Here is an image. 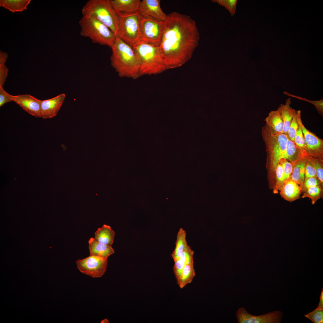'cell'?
I'll return each mask as SVG.
<instances>
[{"mask_svg": "<svg viewBox=\"0 0 323 323\" xmlns=\"http://www.w3.org/2000/svg\"><path fill=\"white\" fill-rule=\"evenodd\" d=\"M199 39L196 22L190 16L175 12L167 15L159 45L167 70L179 67L189 60Z\"/></svg>", "mask_w": 323, "mask_h": 323, "instance_id": "6da1fadb", "label": "cell"}, {"mask_svg": "<svg viewBox=\"0 0 323 323\" xmlns=\"http://www.w3.org/2000/svg\"><path fill=\"white\" fill-rule=\"evenodd\" d=\"M111 48V65L119 76L136 79L141 76L138 59L132 47L117 37Z\"/></svg>", "mask_w": 323, "mask_h": 323, "instance_id": "7a4b0ae2", "label": "cell"}, {"mask_svg": "<svg viewBox=\"0 0 323 323\" xmlns=\"http://www.w3.org/2000/svg\"><path fill=\"white\" fill-rule=\"evenodd\" d=\"M132 48L138 59L141 76L155 75L167 70L159 45L140 40Z\"/></svg>", "mask_w": 323, "mask_h": 323, "instance_id": "3957f363", "label": "cell"}, {"mask_svg": "<svg viewBox=\"0 0 323 323\" xmlns=\"http://www.w3.org/2000/svg\"><path fill=\"white\" fill-rule=\"evenodd\" d=\"M82 12L83 16L97 19L108 27L116 37H120V16L110 0H89L83 6Z\"/></svg>", "mask_w": 323, "mask_h": 323, "instance_id": "277c9868", "label": "cell"}, {"mask_svg": "<svg viewBox=\"0 0 323 323\" xmlns=\"http://www.w3.org/2000/svg\"><path fill=\"white\" fill-rule=\"evenodd\" d=\"M261 134L267 155V167L275 172L278 164L284 159L288 136L283 133H273L266 124L262 127Z\"/></svg>", "mask_w": 323, "mask_h": 323, "instance_id": "5b68a950", "label": "cell"}, {"mask_svg": "<svg viewBox=\"0 0 323 323\" xmlns=\"http://www.w3.org/2000/svg\"><path fill=\"white\" fill-rule=\"evenodd\" d=\"M79 24L82 36L89 38L93 43L111 48L113 46L116 36L108 27L97 19L83 16Z\"/></svg>", "mask_w": 323, "mask_h": 323, "instance_id": "8992f818", "label": "cell"}, {"mask_svg": "<svg viewBox=\"0 0 323 323\" xmlns=\"http://www.w3.org/2000/svg\"><path fill=\"white\" fill-rule=\"evenodd\" d=\"M141 19L138 11L133 14L120 16L119 37L132 48L141 40Z\"/></svg>", "mask_w": 323, "mask_h": 323, "instance_id": "52a82bcc", "label": "cell"}, {"mask_svg": "<svg viewBox=\"0 0 323 323\" xmlns=\"http://www.w3.org/2000/svg\"><path fill=\"white\" fill-rule=\"evenodd\" d=\"M106 258L90 255L76 261L77 268L82 273L93 278L101 277L105 273L107 266Z\"/></svg>", "mask_w": 323, "mask_h": 323, "instance_id": "ba28073f", "label": "cell"}, {"mask_svg": "<svg viewBox=\"0 0 323 323\" xmlns=\"http://www.w3.org/2000/svg\"><path fill=\"white\" fill-rule=\"evenodd\" d=\"M164 27V22H160L141 17V40L149 43L159 45Z\"/></svg>", "mask_w": 323, "mask_h": 323, "instance_id": "9c48e42d", "label": "cell"}, {"mask_svg": "<svg viewBox=\"0 0 323 323\" xmlns=\"http://www.w3.org/2000/svg\"><path fill=\"white\" fill-rule=\"evenodd\" d=\"M239 323H280L283 316L281 311L277 310L259 316L248 313L243 307L240 308L236 314Z\"/></svg>", "mask_w": 323, "mask_h": 323, "instance_id": "30bf717a", "label": "cell"}, {"mask_svg": "<svg viewBox=\"0 0 323 323\" xmlns=\"http://www.w3.org/2000/svg\"><path fill=\"white\" fill-rule=\"evenodd\" d=\"M301 125L305 142L306 156L323 160V140L307 129L302 121Z\"/></svg>", "mask_w": 323, "mask_h": 323, "instance_id": "8fae6325", "label": "cell"}, {"mask_svg": "<svg viewBox=\"0 0 323 323\" xmlns=\"http://www.w3.org/2000/svg\"><path fill=\"white\" fill-rule=\"evenodd\" d=\"M159 0H143L138 9V13L142 17L164 22L167 15L162 10Z\"/></svg>", "mask_w": 323, "mask_h": 323, "instance_id": "7c38bea8", "label": "cell"}, {"mask_svg": "<svg viewBox=\"0 0 323 323\" xmlns=\"http://www.w3.org/2000/svg\"><path fill=\"white\" fill-rule=\"evenodd\" d=\"M12 101L21 106L29 114L36 118H40L41 100L28 94L13 95Z\"/></svg>", "mask_w": 323, "mask_h": 323, "instance_id": "4fadbf2b", "label": "cell"}, {"mask_svg": "<svg viewBox=\"0 0 323 323\" xmlns=\"http://www.w3.org/2000/svg\"><path fill=\"white\" fill-rule=\"evenodd\" d=\"M65 97V94L63 93L51 98L42 100L41 117L48 119L55 116L62 106Z\"/></svg>", "mask_w": 323, "mask_h": 323, "instance_id": "5bb4252c", "label": "cell"}, {"mask_svg": "<svg viewBox=\"0 0 323 323\" xmlns=\"http://www.w3.org/2000/svg\"><path fill=\"white\" fill-rule=\"evenodd\" d=\"M141 1L140 0H112L113 8L120 16H125L137 13Z\"/></svg>", "mask_w": 323, "mask_h": 323, "instance_id": "9a60e30c", "label": "cell"}, {"mask_svg": "<svg viewBox=\"0 0 323 323\" xmlns=\"http://www.w3.org/2000/svg\"><path fill=\"white\" fill-rule=\"evenodd\" d=\"M280 190L282 197L287 200L292 201L298 198L301 188L296 182L289 179L284 181Z\"/></svg>", "mask_w": 323, "mask_h": 323, "instance_id": "2e32d148", "label": "cell"}, {"mask_svg": "<svg viewBox=\"0 0 323 323\" xmlns=\"http://www.w3.org/2000/svg\"><path fill=\"white\" fill-rule=\"evenodd\" d=\"M194 251L188 245L179 258L174 261L173 270L178 285L184 266L188 262L194 260Z\"/></svg>", "mask_w": 323, "mask_h": 323, "instance_id": "e0dca14e", "label": "cell"}, {"mask_svg": "<svg viewBox=\"0 0 323 323\" xmlns=\"http://www.w3.org/2000/svg\"><path fill=\"white\" fill-rule=\"evenodd\" d=\"M88 243L90 255L107 258L115 252L112 246L100 243L93 237L90 239Z\"/></svg>", "mask_w": 323, "mask_h": 323, "instance_id": "ac0fdd59", "label": "cell"}, {"mask_svg": "<svg viewBox=\"0 0 323 323\" xmlns=\"http://www.w3.org/2000/svg\"><path fill=\"white\" fill-rule=\"evenodd\" d=\"M291 104V98H288L285 104H281L278 109L283 122V133L287 135L292 119L296 113L295 110L290 106Z\"/></svg>", "mask_w": 323, "mask_h": 323, "instance_id": "d6986e66", "label": "cell"}, {"mask_svg": "<svg viewBox=\"0 0 323 323\" xmlns=\"http://www.w3.org/2000/svg\"><path fill=\"white\" fill-rule=\"evenodd\" d=\"M266 124L275 134L283 133L284 124L279 110L272 111L265 119Z\"/></svg>", "mask_w": 323, "mask_h": 323, "instance_id": "ffe728a7", "label": "cell"}, {"mask_svg": "<svg viewBox=\"0 0 323 323\" xmlns=\"http://www.w3.org/2000/svg\"><path fill=\"white\" fill-rule=\"evenodd\" d=\"M305 156V154L295 142L288 138L284 159L288 160L293 165Z\"/></svg>", "mask_w": 323, "mask_h": 323, "instance_id": "44dd1931", "label": "cell"}, {"mask_svg": "<svg viewBox=\"0 0 323 323\" xmlns=\"http://www.w3.org/2000/svg\"><path fill=\"white\" fill-rule=\"evenodd\" d=\"M115 235V232L111 227L105 224L99 228L95 233V239L98 242L112 246Z\"/></svg>", "mask_w": 323, "mask_h": 323, "instance_id": "7402d4cb", "label": "cell"}, {"mask_svg": "<svg viewBox=\"0 0 323 323\" xmlns=\"http://www.w3.org/2000/svg\"><path fill=\"white\" fill-rule=\"evenodd\" d=\"M185 231L183 228H180L177 234L175 248L171 254L174 261L179 258L188 246Z\"/></svg>", "mask_w": 323, "mask_h": 323, "instance_id": "603a6c76", "label": "cell"}, {"mask_svg": "<svg viewBox=\"0 0 323 323\" xmlns=\"http://www.w3.org/2000/svg\"><path fill=\"white\" fill-rule=\"evenodd\" d=\"M195 276L194 260L187 263L184 266L180 278L178 285L182 289L187 284H190Z\"/></svg>", "mask_w": 323, "mask_h": 323, "instance_id": "cb8c5ba5", "label": "cell"}, {"mask_svg": "<svg viewBox=\"0 0 323 323\" xmlns=\"http://www.w3.org/2000/svg\"><path fill=\"white\" fill-rule=\"evenodd\" d=\"M306 156L293 165L290 179L298 185H302L305 179V168Z\"/></svg>", "mask_w": 323, "mask_h": 323, "instance_id": "d4e9b609", "label": "cell"}, {"mask_svg": "<svg viewBox=\"0 0 323 323\" xmlns=\"http://www.w3.org/2000/svg\"><path fill=\"white\" fill-rule=\"evenodd\" d=\"M31 0H0V6L14 13L22 12L27 9Z\"/></svg>", "mask_w": 323, "mask_h": 323, "instance_id": "484cf974", "label": "cell"}, {"mask_svg": "<svg viewBox=\"0 0 323 323\" xmlns=\"http://www.w3.org/2000/svg\"><path fill=\"white\" fill-rule=\"evenodd\" d=\"M298 127L295 138L294 142L296 145L305 154L306 144L304 135L301 125V111L300 110L296 111Z\"/></svg>", "mask_w": 323, "mask_h": 323, "instance_id": "4316f807", "label": "cell"}, {"mask_svg": "<svg viewBox=\"0 0 323 323\" xmlns=\"http://www.w3.org/2000/svg\"><path fill=\"white\" fill-rule=\"evenodd\" d=\"M306 156L313 164L316 170L317 177L322 184L323 182V160L307 156Z\"/></svg>", "mask_w": 323, "mask_h": 323, "instance_id": "83f0119b", "label": "cell"}, {"mask_svg": "<svg viewBox=\"0 0 323 323\" xmlns=\"http://www.w3.org/2000/svg\"><path fill=\"white\" fill-rule=\"evenodd\" d=\"M322 192L319 185L310 187L305 191L302 197H308L310 198L313 204L319 199Z\"/></svg>", "mask_w": 323, "mask_h": 323, "instance_id": "f1b7e54d", "label": "cell"}, {"mask_svg": "<svg viewBox=\"0 0 323 323\" xmlns=\"http://www.w3.org/2000/svg\"><path fill=\"white\" fill-rule=\"evenodd\" d=\"M275 172L276 175V183L274 192L276 193L278 190H280L284 181L283 168L280 163L279 162L278 164Z\"/></svg>", "mask_w": 323, "mask_h": 323, "instance_id": "f546056e", "label": "cell"}, {"mask_svg": "<svg viewBox=\"0 0 323 323\" xmlns=\"http://www.w3.org/2000/svg\"><path fill=\"white\" fill-rule=\"evenodd\" d=\"M283 93L284 94L291 97L295 98L301 100L307 101L313 105L318 112L322 115L323 114V99H322L319 100H311L307 99L305 98L302 97L298 96L295 95L290 93L286 92H283Z\"/></svg>", "mask_w": 323, "mask_h": 323, "instance_id": "4dcf8cb0", "label": "cell"}, {"mask_svg": "<svg viewBox=\"0 0 323 323\" xmlns=\"http://www.w3.org/2000/svg\"><path fill=\"white\" fill-rule=\"evenodd\" d=\"M211 1L225 7L229 11L231 16L234 15L236 10L237 0H212Z\"/></svg>", "mask_w": 323, "mask_h": 323, "instance_id": "1f68e13d", "label": "cell"}, {"mask_svg": "<svg viewBox=\"0 0 323 323\" xmlns=\"http://www.w3.org/2000/svg\"><path fill=\"white\" fill-rule=\"evenodd\" d=\"M304 316L314 323H323V309H316Z\"/></svg>", "mask_w": 323, "mask_h": 323, "instance_id": "d6a6232c", "label": "cell"}, {"mask_svg": "<svg viewBox=\"0 0 323 323\" xmlns=\"http://www.w3.org/2000/svg\"><path fill=\"white\" fill-rule=\"evenodd\" d=\"M298 127V124L296 111V113L292 119L287 135L288 138L294 142Z\"/></svg>", "mask_w": 323, "mask_h": 323, "instance_id": "836d02e7", "label": "cell"}, {"mask_svg": "<svg viewBox=\"0 0 323 323\" xmlns=\"http://www.w3.org/2000/svg\"><path fill=\"white\" fill-rule=\"evenodd\" d=\"M279 162L283 167L284 181L290 179L292 171V164L288 160L284 159H281Z\"/></svg>", "mask_w": 323, "mask_h": 323, "instance_id": "e575fe53", "label": "cell"}, {"mask_svg": "<svg viewBox=\"0 0 323 323\" xmlns=\"http://www.w3.org/2000/svg\"><path fill=\"white\" fill-rule=\"evenodd\" d=\"M305 178L312 177H317L315 168L307 159L306 156V162L305 168Z\"/></svg>", "mask_w": 323, "mask_h": 323, "instance_id": "d590c367", "label": "cell"}, {"mask_svg": "<svg viewBox=\"0 0 323 323\" xmlns=\"http://www.w3.org/2000/svg\"><path fill=\"white\" fill-rule=\"evenodd\" d=\"M319 180L317 177L306 178L301 187L302 189L305 191L310 187L319 185Z\"/></svg>", "mask_w": 323, "mask_h": 323, "instance_id": "8d00e7d4", "label": "cell"}, {"mask_svg": "<svg viewBox=\"0 0 323 323\" xmlns=\"http://www.w3.org/2000/svg\"><path fill=\"white\" fill-rule=\"evenodd\" d=\"M12 101L11 95L4 90L3 86H0V106L1 107L5 103Z\"/></svg>", "mask_w": 323, "mask_h": 323, "instance_id": "74e56055", "label": "cell"}, {"mask_svg": "<svg viewBox=\"0 0 323 323\" xmlns=\"http://www.w3.org/2000/svg\"><path fill=\"white\" fill-rule=\"evenodd\" d=\"M8 69L4 64H0V86H3L8 73Z\"/></svg>", "mask_w": 323, "mask_h": 323, "instance_id": "f35d334b", "label": "cell"}, {"mask_svg": "<svg viewBox=\"0 0 323 323\" xmlns=\"http://www.w3.org/2000/svg\"><path fill=\"white\" fill-rule=\"evenodd\" d=\"M8 57L7 53L0 51V64H5Z\"/></svg>", "mask_w": 323, "mask_h": 323, "instance_id": "ab89813d", "label": "cell"}, {"mask_svg": "<svg viewBox=\"0 0 323 323\" xmlns=\"http://www.w3.org/2000/svg\"><path fill=\"white\" fill-rule=\"evenodd\" d=\"M319 304L316 309H323V289L321 291Z\"/></svg>", "mask_w": 323, "mask_h": 323, "instance_id": "60d3db41", "label": "cell"}]
</instances>
